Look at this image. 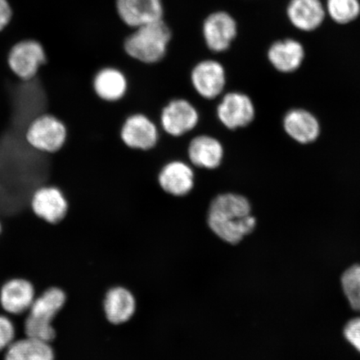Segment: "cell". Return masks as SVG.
<instances>
[{
	"label": "cell",
	"instance_id": "6da1fadb",
	"mask_svg": "<svg viewBox=\"0 0 360 360\" xmlns=\"http://www.w3.org/2000/svg\"><path fill=\"white\" fill-rule=\"evenodd\" d=\"M208 224L220 240L236 245L254 231L256 219L251 214V205L245 197L224 193L211 202Z\"/></svg>",
	"mask_w": 360,
	"mask_h": 360
},
{
	"label": "cell",
	"instance_id": "7a4b0ae2",
	"mask_svg": "<svg viewBox=\"0 0 360 360\" xmlns=\"http://www.w3.org/2000/svg\"><path fill=\"white\" fill-rule=\"evenodd\" d=\"M172 31L164 20L134 29L124 43L128 56L146 64H155L166 56Z\"/></svg>",
	"mask_w": 360,
	"mask_h": 360
},
{
	"label": "cell",
	"instance_id": "3957f363",
	"mask_svg": "<svg viewBox=\"0 0 360 360\" xmlns=\"http://www.w3.org/2000/svg\"><path fill=\"white\" fill-rule=\"evenodd\" d=\"M65 301V292L58 288H51L36 298L25 323L26 336L49 343L55 340L56 332L52 322Z\"/></svg>",
	"mask_w": 360,
	"mask_h": 360
},
{
	"label": "cell",
	"instance_id": "277c9868",
	"mask_svg": "<svg viewBox=\"0 0 360 360\" xmlns=\"http://www.w3.org/2000/svg\"><path fill=\"white\" fill-rule=\"evenodd\" d=\"M27 143L44 155H53L65 146L68 128L62 120L51 112L36 116L25 129Z\"/></svg>",
	"mask_w": 360,
	"mask_h": 360
},
{
	"label": "cell",
	"instance_id": "5b68a950",
	"mask_svg": "<svg viewBox=\"0 0 360 360\" xmlns=\"http://www.w3.org/2000/svg\"><path fill=\"white\" fill-rule=\"evenodd\" d=\"M47 49L37 39H25L12 45L7 52L6 64L12 74L24 81L37 77L47 64Z\"/></svg>",
	"mask_w": 360,
	"mask_h": 360
},
{
	"label": "cell",
	"instance_id": "8992f818",
	"mask_svg": "<svg viewBox=\"0 0 360 360\" xmlns=\"http://www.w3.org/2000/svg\"><path fill=\"white\" fill-rule=\"evenodd\" d=\"M30 205L36 217L51 225L60 224L70 209L65 193L53 184H44L36 188L31 195Z\"/></svg>",
	"mask_w": 360,
	"mask_h": 360
},
{
	"label": "cell",
	"instance_id": "52a82bcc",
	"mask_svg": "<svg viewBox=\"0 0 360 360\" xmlns=\"http://www.w3.org/2000/svg\"><path fill=\"white\" fill-rule=\"evenodd\" d=\"M202 34L207 47L211 51H226L237 37V21L227 11L211 13L202 22Z\"/></svg>",
	"mask_w": 360,
	"mask_h": 360
},
{
	"label": "cell",
	"instance_id": "ba28073f",
	"mask_svg": "<svg viewBox=\"0 0 360 360\" xmlns=\"http://www.w3.org/2000/svg\"><path fill=\"white\" fill-rule=\"evenodd\" d=\"M115 8L120 20L132 29L164 20L163 0H115Z\"/></svg>",
	"mask_w": 360,
	"mask_h": 360
},
{
	"label": "cell",
	"instance_id": "9c48e42d",
	"mask_svg": "<svg viewBox=\"0 0 360 360\" xmlns=\"http://www.w3.org/2000/svg\"><path fill=\"white\" fill-rule=\"evenodd\" d=\"M217 112L219 120L231 129L245 127L254 120L255 115L250 98L240 93L227 94L220 103Z\"/></svg>",
	"mask_w": 360,
	"mask_h": 360
},
{
	"label": "cell",
	"instance_id": "30bf717a",
	"mask_svg": "<svg viewBox=\"0 0 360 360\" xmlns=\"http://www.w3.org/2000/svg\"><path fill=\"white\" fill-rule=\"evenodd\" d=\"M191 80L193 87L202 97L212 100L222 93L226 77L219 62L206 60L193 68Z\"/></svg>",
	"mask_w": 360,
	"mask_h": 360
},
{
	"label": "cell",
	"instance_id": "8fae6325",
	"mask_svg": "<svg viewBox=\"0 0 360 360\" xmlns=\"http://www.w3.org/2000/svg\"><path fill=\"white\" fill-rule=\"evenodd\" d=\"M286 13L291 25L303 32L319 29L327 15L321 0H290Z\"/></svg>",
	"mask_w": 360,
	"mask_h": 360
},
{
	"label": "cell",
	"instance_id": "7c38bea8",
	"mask_svg": "<svg viewBox=\"0 0 360 360\" xmlns=\"http://www.w3.org/2000/svg\"><path fill=\"white\" fill-rule=\"evenodd\" d=\"M199 115L191 103L184 100L171 101L162 112L164 129L173 136H180L195 127Z\"/></svg>",
	"mask_w": 360,
	"mask_h": 360
},
{
	"label": "cell",
	"instance_id": "4fadbf2b",
	"mask_svg": "<svg viewBox=\"0 0 360 360\" xmlns=\"http://www.w3.org/2000/svg\"><path fill=\"white\" fill-rule=\"evenodd\" d=\"M285 132L301 145H309L317 141L321 134V124L312 112L303 109L291 110L283 120Z\"/></svg>",
	"mask_w": 360,
	"mask_h": 360
},
{
	"label": "cell",
	"instance_id": "5bb4252c",
	"mask_svg": "<svg viewBox=\"0 0 360 360\" xmlns=\"http://www.w3.org/2000/svg\"><path fill=\"white\" fill-rule=\"evenodd\" d=\"M305 57L303 44L294 39L278 40L269 47L268 58L274 69L290 74L299 70Z\"/></svg>",
	"mask_w": 360,
	"mask_h": 360
},
{
	"label": "cell",
	"instance_id": "9a60e30c",
	"mask_svg": "<svg viewBox=\"0 0 360 360\" xmlns=\"http://www.w3.org/2000/svg\"><path fill=\"white\" fill-rule=\"evenodd\" d=\"M35 300L34 288L22 278H13L4 283L0 291V304L4 311L21 314L29 311Z\"/></svg>",
	"mask_w": 360,
	"mask_h": 360
},
{
	"label": "cell",
	"instance_id": "2e32d148",
	"mask_svg": "<svg viewBox=\"0 0 360 360\" xmlns=\"http://www.w3.org/2000/svg\"><path fill=\"white\" fill-rule=\"evenodd\" d=\"M121 139L130 148L150 150L158 141L156 126L145 115L130 116L121 129Z\"/></svg>",
	"mask_w": 360,
	"mask_h": 360
},
{
	"label": "cell",
	"instance_id": "e0dca14e",
	"mask_svg": "<svg viewBox=\"0 0 360 360\" xmlns=\"http://www.w3.org/2000/svg\"><path fill=\"white\" fill-rule=\"evenodd\" d=\"M92 87L101 101L116 102L124 97L127 90V79L122 72L116 68L103 67L94 73Z\"/></svg>",
	"mask_w": 360,
	"mask_h": 360
},
{
	"label": "cell",
	"instance_id": "ac0fdd59",
	"mask_svg": "<svg viewBox=\"0 0 360 360\" xmlns=\"http://www.w3.org/2000/svg\"><path fill=\"white\" fill-rule=\"evenodd\" d=\"M136 309V301L131 292L124 287L112 288L103 300L107 321L112 325H122L129 321Z\"/></svg>",
	"mask_w": 360,
	"mask_h": 360
},
{
	"label": "cell",
	"instance_id": "d6986e66",
	"mask_svg": "<svg viewBox=\"0 0 360 360\" xmlns=\"http://www.w3.org/2000/svg\"><path fill=\"white\" fill-rule=\"evenodd\" d=\"M193 172L190 166L180 161L171 162L162 169L159 182L163 190L174 196H184L192 191Z\"/></svg>",
	"mask_w": 360,
	"mask_h": 360
},
{
	"label": "cell",
	"instance_id": "ffe728a7",
	"mask_svg": "<svg viewBox=\"0 0 360 360\" xmlns=\"http://www.w3.org/2000/svg\"><path fill=\"white\" fill-rule=\"evenodd\" d=\"M223 155L221 143L206 135L193 139L188 147V156L192 164L200 168L212 169L219 167Z\"/></svg>",
	"mask_w": 360,
	"mask_h": 360
},
{
	"label": "cell",
	"instance_id": "44dd1931",
	"mask_svg": "<svg viewBox=\"0 0 360 360\" xmlns=\"http://www.w3.org/2000/svg\"><path fill=\"white\" fill-rule=\"evenodd\" d=\"M4 360H55V352L49 342L27 337L8 346Z\"/></svg>",
	"mask_w": 360,
	"mask_h": 360
},
{
	"label": "cell",
	"instance_id": "7402d4cb",
	"mask_svg": "<svg viewBox=\"0 0 360 360\" xmlns=\"http://www.w3.org/2000/svg\"><path fill=\"white\" fill-rule=\"evenodd\" d=\"M327 15L338 25H348L360 15L359 0H327Z\"/></svg>",
	"mask_w": 360,
	"mask_h": 360
},
{
	"label": "cell",
	"instance_id": "603a6c76",
	"mask_svg": "<svg viewBox=\"0 0 360 360\" xmlns=\"http://www.w3.org/2000/svg\"><path fill=\"white\" fill-rule=\"evenodd\" d=\"M341 285L351 307L360 311V264L353 265L345 271Z\"/></svg>",
	"mask_w": 360,
	"mask_h": 360
},
{
	"label": "cell",
	"instance_id": "cb8c5ba5",
	"mask_svg": "<svg viewBox=\"0 0 360 360\" xmlns=\"http://www.w3.org/2000/svg\"><path fill=\"white\" fill-rule=\"evenodd\" d=\"M15 328L10 319L0 315V351L7 349L15 340Z\"/></svg>",
	"mask_w": 360,
	"mask_h": 360
},
{
	"label": "cell",
	"instance_id": "d4e9b609",
	"mask_svg": "<svg viewBox=\"0 0 360 360\" xmlns=\"http://www.w3.org/2000/svg\"><path fill=\"white\" fill-rule=\"evenodd\" d=\"M346 340L360 353V317L351 319L345 327Z\"/></svg>",
	"mask_w": 360,
	"mask_h": 360
},
{
	"label": "cell",
	"instance_id": "484cf974",
	"mask_svg": "<svg viewBox=\"0 0 360 360\" xmlns=\"http://www.w3.org/2000/svg\"><path fill=\"white\" fill-rule=\"evenodd\" d=\"M13 17V10L8 0H0V32L10 25Z\"/></svg>",
	"mask_w": 360,
	"mask_h": 360
},
{
	"label": "cell",
	"instance_id": "4316f807",
	"mask_svg": "<svg viewBox=\"0 0 360 360\" xmlns=\"http://www.w3.org/2000/svg\"><path fill=\"white\" fill-rule=\"evenodd\" d=\"M3 229V222L1 218H0V235H1Z\"/></svg>",
	"mask_w": 360,
	"mask_h": 360
}]
</instances>
